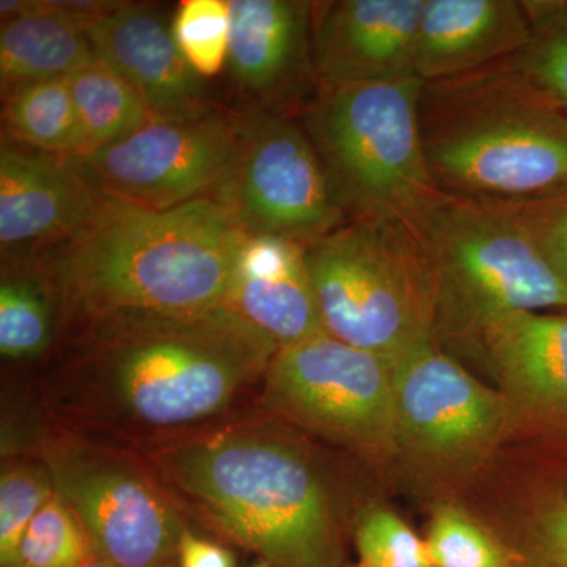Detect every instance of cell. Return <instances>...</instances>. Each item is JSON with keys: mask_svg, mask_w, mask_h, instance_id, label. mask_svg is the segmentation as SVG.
Here are the masks:
<instances>
[{"mask_svg": "<svg viewBox=\"0 0 567 567\" xmlns=\"http://www.w3.org/2000/svg\"><path fill=\"white\" fill-rule=\"evenodd\" d=\"M443 498L492 533L509 567H567V436L517 427Z\"/></svg>", "mask_w": 567, "mask_h": 567, "instance_id": "cell-12", "label": "cell"}, {"mask_svg": "<svg viewBox=\"0 0 567 567\" xmlns=\"http://www.w3.org/2000/svg\"><path fill=\"white\" fill-rule=\"evenodd\" d=\"M166 486L270 567H346L344 528L322 466L284 429L233 425L151 453Z\"/></svg>", "mask_w": 567, "mask_h": 567, "instance_id": "cell-3", "label": "cell"}, {"mask_svg": "<svg viewBox=\"0 0 567 567\" xmlns=\"http://www.w3.org/2000/svg\"><path fill=\"white\" fill-rule=\"evenodd\" d=\"M87 324L59 386L71 412L121 427L183 429L223 413L279 346L233 309L117 315Z\"/></svg>", "mask_w": 567, "mask_h": 567, "instance_id": "cell-1", "label": "cell"}, {"mask_svg": "<svg viewBox=\"0 0 567 567\" xmlns=\"http://www.w3.org/2000/svg\"><path fill=\"white\" fill-rule=\"evenodd\" d=\"M425 543L435 567H509L492 533L453 498L432 502Z\"/></svg>", "mask_w": 567, "mask_h": 567, "instance_id": "cell-26", "label": "cell"}, {"mask_svg": "<svg viewBox=\"0 0 567 567\" xmlns=\"http://www.w3.org/2000/svg\"><path fill=\"white\" fill-rule=\"evenodd\" d=\"M227 70L257 111L303 114L319 87L312 51L315 2L229 0Z\"/></svg>", "mask_w": 567, "mask_h": 567, "instance_id": "cell-14", "label": "cell"}, {"mask_svg": "<svg viewBox=\"0 0 567 567\" xmlns=\"http://www.w3.org/2000/svg\"><path fill=\"white\" fill-rule=\"evenodd\" d=\"M252 567H270V566H268L267 563L260 561L259 565H256Z\"/></svg>", "mask_w": 567, "mask_h": 567, "instance_id": "cell-34", "label": "cell"}, {"mask_svg": "<svg viewBox=\"0 0 567 567\" xmlns=\"http://www.w3.org/2000/svg\"><path fill=\"white\" fill-rule=\"evenodd\" d=\"M423 84L420 78L319 84L301 114L349 221L416 223L440 193L421 136Z\"/></svg>", "mask_w": 567, "mask_h": 567, "instance_id": "cell-7", "label": "cell"}, {"mask_svg": "<svg viewBox=\"0 0 567 567\" xmlns=\"http://www.w3.org/2000/svg\"><path fill=\"white\" fill-rule=\"evenodd\" d=\"M171 29L183 58L203 80L221 73L229 54V0H183Z\"/></svg>", "mask_w": 567, "mask_h": 567, "instance_id": "cell-28", "label": "cell"}, {"mask_svg": "<svg viewBox=\"0 0 567 567\" xmlns=\"http://www.w3.org/2000/svg\"><path fill=\"white\" fill-rule=\"evenodd\" d=\"M80 567H115L112 566L111 563H107L106 559H103L102 557H99V555L91 554L87 555V558L84 559V561L81 563Z\"/></svg>", "mask_w": 567, "mask_h": 567, "instance_id": "cell-33", "label": "cell"}, {"mask_svg": "<svg viewBox=\"0 0 567 567\" xmlns=\"http://www.w3.org/2000/svg\"><path fill=\"white\" fill-rule=\"evenodd\" d=\"M2 99L35 82L66 78L95 62L84 25L50 0L0 2Z\"/></svg>", "mask_w": 567, "mask_h": 567, "instance_id": "cell-21", "label": "cell"}, {"mask_svg": "<svg viewBox=\"0 0 567 567\" xmlns=\"http://www.w3.org/2000/svg\"><path fill=\"white\" fill-rule=\"evenodd\" d=\"M346 567H347V566H346ZM350 567H361V566L354 565V566H350Z\"/></svg>", "mask_w": 567, "mask_h": 567, "instance_id": "cell-36", "label": "cell"}, {"mask_svg": "<svg viewBox=\"0 0 567 567\" xmlns=\"http://www.w3.org/2000/svg\"><path fill=\"white\" fill-rule=\"evenodd\" d=\"M520 427L567 436V311L516 312L477 339Z\"/></svg>", "mask_w": 567, "mask_h": 567, "instance_id": "cell-16", "label": "cell"}, {"mask_svg": "<svg viewBox=\"0 0 567 567\" xmlns=\"http://www.w3.org/2000/svg\"><path fill=\"white\" fill-rule=\"evenodd\" d=\"M2 100L7 140L62 158L85 155L84 136L66 78L24 85Z\"/></svg>", "mask_w": 567, "mask_h": 567, "instance_id": "cell-23", "label": "cell"}, {"mask_svg": "<svg viewBox=\"0 0 567 567\" xmlns=\"http://www.w3.org/2000/svg\"><path fill=\"white\" fill-rule=\"evenodd\" d=\"M532 39L525 2L425 0L417 29L415 73L451 80L516 58Z\"/></svg>", "mask_w": 567, "mask_h": 567, "instance_id": "cell-19", "label": "cell"}, {"mask_svg": "<svg viewBox=\"0 0 567 567\" xmlns=\"http://www.w3.org/2000/svg\"><path fill=\"white\" fill-rule=\"evenodd\" d=\"M226 308L281 347L327 333L306 262V246L248 235L235 260Z\"/></svg>", "mask_w": 567, "mask_h": 567, "instance_id": "cell-20", "label": "cell"}, {"mask_svg": "<svg viewBox=\"0 0 567 567\" xmlns=\"http://www.w3.org/2000/svg\"><path fill=\"white\" fill-rule=\"evenodd\" d=\"M420 123L440 193L498 205L567 193V115L513 59L424 82Z\"/></svg>", "mask_w": 567, "mask_h": 567, "instance_id": "cell-4", "label": "cell"}, {"mask_svg": "<svg viewBox=\"0 0 567 567\" xmlns=\"http://www.w3.org/2000/svg\"><path fill=\"white\" fill-rule=\"evenodd\" d=\"M264 399L289 423L395 473L394 361L319 334L276 352Z\"/></svg>", "mask_w": 567, "mask_h": 567, "instance_id": "cell-9", "label": "cell"}, {"mask_svg": "<svg viewBox=\"0 0 567 567\" xmlns=\"http://www.w3.org/2000/svg\"><path fill=\"white\" fill-rule=\"evenodd\" d=\"M328 334L386 360L434 342L436 279L423 237L404 219H352L306 246Z\"/></svg>", "mask_w": 567, "mask_h": 567, "instance_id": "cell-6", "label": "cell"}, {"mask_svg": "<svg viewBox=\"0 0 567 567\" xmlns=\"http://www.w3.org/2000/svg\"><path fill=\"white\" fill-rule=\"evenodd\" d=\"M506 207L567 287V193Z\"/></svg>", "mask_w": 567, "mask_h": 567, "instance_id": "cell-31", "label": "cell"}, {"mask_svg": "<svg viewBox=\"0 0 567 567\" xmlns=\"http://www.w3.org/2000/svg\"><path fill=\"white\" fill-rule=\"evenodd\" d=\"M436 279L434 342L475 350L516 312L567 311V287L506 205L439 193L417 216Z\"/></svg>", "mask_w": 567, "mask_h": 567, "instance_id": "cell-5", "label": "cell"}, {"mask_svg": "<svg viewBox=\"0 0 567 567\" xmlns=\"http://www.w3.org/2000/svg\"><path fill=\"white\" fill-rule=\"evenodd\" d=\"M85 142V155L117 144L153 121L141 96L102 62L66 76Z\"/></svg>", "mask_w": 567, "mask_h": 567, "instance_id": "cell-24", "label": "cell"}, {"mask_svg": "<svg viewBox=\"0 0 567 567\" xmlns=\"http://www.w3.org/2000/svg\"><path fill=\"white\" fill-rule=\"evenodd\" d=\"M103 194L71 158L3 137L0 147L2 256L39 254L61 245L89 223Z\"/></svg>", "mask_w": 567, "mask_h": 567, "instance_id": "cell-15", "label": "cell"}, {"mask_svg": "<svg viewBox=\"0 0 567 567\" xmlns=\"http://www.w3.org/2000/svg\"><path fill=\"white\" fill-rule=\"evenodd\" d=\"M55 494L78 517L93 554L115 567L177 561L185 524L155 470L111 447L80 439L43 447Z\"/></svg>", "mask_w": 567, "mask_h": 567, "instance_id": "cell-10", "label": "cell"}, {"mask_svg": "<svg viewBox=\"0 0 567 567\" xmlns=\"http://www.w3.org/2000/svg\"><path fill=\"white\" fill-rule=\"evenodd\" d=\"M159 567H178V566H175L174 563H171V565H164V566H159Z\"/></svg>", "mask_w": 567, "mask_h": 567, "instance_id": "cell-35", "label": "cell"}, {"mask_svg": "<svg viewBox=\"0 0 567 567\" xmlns=\"http://www.w3.org/2000/svg\"><path fill=\"white\" fill-rule=\"evenodd\" d=\"M248 235L309 246L349 218L303 123L251 110L229 173L213 193Z\"/></svg>", "mask_w": 567, "mask_h": 567, "instance_id": "cell-11", "label": "cell"}, {"mask_svg": "<svg viewBox=\"0 0 567 567\" xmlns=\"http://www.w3.org/2000/svg\"><path fill=\"white\" fill-rule=\"evenodd\" d=\"M178 567H237L229 548L193 535L183 533L177 555Z\"/></svg>", "mask_w": 567, "mask_h": 567, "instance_id": "cell-32", "label": "cell"}, {"mask_svg": "<svg viewBox=\"0 0 567 567\" xmlns=\"http://www.w3.org/2000/svg\"><path fill=\"white\" fill-rule=\"evenodd\" d=\"M395 473L432 499L468 480L518 427L505 395L435 342L394 363Z\"/></svg>", "mask_w": 567, "mask_h": 567, "instance_id": "cell-8", "label": "cell"}, {"mask_svg": "<svg viewBox=\"0 0 567 567\" xmlns=\"http://www.w3.org/2000/svg\"><path fill=\"white\" fill-rule=\"evenodd\" d=\"M55 494L47 464H13L0 476V566H18V550L37 513Z\"/></svg>", "mask_w": 567, "mask_h": 567, "instance_id": "cell-30", "label": "cell"}, {"mask_svg": "<svg viewBox=\"0 0 567 567\" xmlns=\"http://www.w3.org/2000/svg\"><path fill=\"white\" fill-rule=\"evenodd\" d=\"M85 33L96 61L141 96L153 121H186L216 110L203 78L185 61L173 29L155 10L123 2Z\"/></svg>", "mask_w": 567, "mask_h": 567, "instance_id": "cell-18", "label": "cell"}, {"mask_svg": "<svg viewBox=\"0 0 567 567\" xmlns=\"http://www.w3.org/2000/svg\"><path fill=\"white\" fill-rule=\"evenodd\" d=\"M532 39L513 58L533 85L567 115V2H525Z\"/></svg>", "mask_w": 567, "mask_h": 567, "instance_id": "cell-25", "label": "cell"}, {"mask_svg": "<svg viewBox=\"0 0 567 567\" xmlns=\"http://www.w3.org/2000/svg\"><path fill=\"white\" fill-rule=\"evenodd\" d=\"M361 567H435L427 543L390 507L369 503L353 518Z\"/></svg>", "mask_w": 567, "mask_h": 567, "instance_id": "cell-27", "label": "cell"}, {"mask_svg": "<svg viewBox=\"0 0 567 567\" xmlns=\"http://www.w3.org/2000/svg\"><path fill=\"white\" fill-rule=\"evenodd\" d=\"M11 567H22V566H11Z\"/></svg>", "mask_w": 567, "mask_h": 567, "instance_id": "cell-37", "label": "cell"}, {"mask_svg": "<svg viewBox=\"0 0 567 567\" xmlns=\"http://www.w3.org/2000/svg\"><path fill=\"white\" fill-rule=\"evenodd\" d=\"M2 257L0 352L11 360H32L50 349L61 300L35 254Z\"/></svg>", "mask_w": 567, "mask_h": 567, "instance_id": "cell-22", "label": "cell"}, {"mask_svg": "<svg viewBox=\"0 0 567 567\" xmlns=\"http://www.w3.org/2000/svg\"><path fill=\"white\" fill-rule=\"evenodd\" d=\"M244 227L205 197L156 210L104 196L84 227L35 254L62 315H189L226 305Z\"/></svg>", "mask_w": 567, "mask_h": 567, "instance_id": "cell-2", "label": "cell"}, {"mask_svg": "<svg viewBox=\"0 0 567 567\" xmlns=\"http://www.w3.org/2000/svg\"><path fill=\"white\" fill-rule=\"evenodd\" d=\"M92 548L84 528L61 496L54 494L22 536L18 566L80 567Z\"/></svg>", "mask_w": 567, "mask_h": 567, "instance_id": "cell-29", "label": "cell"}, {"mask_svg": "<svg viewBox=\"0 0 567 567\" xmlns=\"http://www.w3.org/2000/svg\"><path fill=\"white\" fill-rule=\"evenodd\" d=\"M246 114L216 107L186 121H152L117 144L71 158L104 196L166 210L213 196L240 147Z\"/></svg>", "mask_w": 567, "mask_h": 567, "instance_id": "cell-13", "label": "cell"}, {"mask_svg": "<svg viewBox=\"0 0 567 567\" xmlns=\"http://www.w3.org/2000/svg\"><path fill=\"white\" fill-rule=\"evenodd\" d=\"M425 0L315 2L312 51L319 84L417 78V29Z\"/></svg>", "mask_w": 567, "mask_h": 567, "instance_id": "cell-17", "label": "cell"}]
</instances>
